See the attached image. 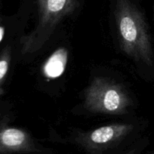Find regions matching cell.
Instances as JSON below:
<instances>
[{
	"label": "cell",
	"instance_id": "3957f363",
	"mask_svg": "<svg viewBox=\"0 0 154 154\" xmlns=\"http://www.w3.org/2000/svg\"><path fill=\"white\" fill-rule=\"evenodd\" d=\"M132 105L126 89L109 78H94L84 92V106L93 113L121 115L127 114Z\"/></svg>",
	"mask_w": 154,
	"mask_h": 154
},
{
	"label": "cell",
	"instance_id": "30bf717a",
	"mask_svg": "<svg viewBox=\"0 0 154 154\" xmlns=\"http://www.w3.org/2000/svg\"><path fill=\"white\" fill-rule=\"evenodd\" d=\"M148 154H154V150H153V151L150 152V153H148Z\"/></svg>",
	"mask_w": 154,
	"mask_h": 154
},
{
	"label": "cell",
	"instance_id": "7a4b0ae2",
	"mask_svg": "<svg viewBox=\"0 0 154 154\" xmlns=\"http://www.w3.org/2000/svg\"><path fill=\"white\" fill-rule=\"evenodd\" d=\"M78 0H38V21L35 28L20 38L21 52H38L49 41L62 20L75 9Z\"/></svg>",
	"mask_w": 154,
	"mask_h": 154
},
{
	"label": "cell",
	"instance_id": "52a82bcc",
	"mask_svg": "<svg viewBox=\"0 0 154 154\" xmlns=\"http://www.w3.org/2000/svg\"><path fill=\"white\" fill-rule=\"evenodd\" d=\"M11 60V49L10 46H6L0 54V96L4 94L3 84L5 81Z\"/></svg>",
	"mask_w": 154,
	"mask_h": 154
},
{
	"label": "cell",
	"instance_id": "ba28073f",
	"mask_svg": "<svg viewBox=\"0 0 154 154\" xmlns=\"http://www.w3.org/2000/svg\"><path fill=\"white\" fill-rule=\"evenodd\" d=\"M144 147V144H138L136 145L132 146L129 149H128L126 151H125L123 154H141L143 148Z\"/></svg>",
	"mask_w": 154,
	"mask_h": 154
},
{
	"label": "cell",
	"instance_id": "8992f818",
	"mask_svg": "<svg viewBox=\"0 0 154 154\" xmlns=\"http://www.w3.org/2000/svg\"><path fill=\"white\" fill-rule=\"evenodd\" d=\"M67 61V50L63 48L56 50L45 63L44 73L47 77L51 78L60 76L66 69Z\"/></svg>",
	"mask_w": 154,
	"mask_h": 154
},
{
	"label": "cell",
	"instance_id": "277c9868",
	"mask_svg": "<svg viewBox=\"0 0 154 154\" xmlns=\"http://www.w3.org/2000/svg\"><path fill=\"white\" fill-rule=\"evenodd\" d=\"M135 132L129 123H114L74 135L72 143L84 154H117Z\"/></svg>",
	"mask_w": 154,
	"mask_h": 154
},
{
	"label": "cell",
	"instance_id": "6da1fadb",
	"mask_svg": "<svg viewBox=\"0 0 154 154\" xmlns=\"http://www.w3.org/2000/svg\"><path fill=\"white\" fill-rule=\"evenodd\" d=\"M114 15L122 51L135 61L151 66L153 48L142 13L130 0H117Z\"/></svg>",
	"mask_w": 154,
	"mask_h": 154
},
{
	"label": "cell",
	"instance_id": "9c48e42d",
	"mask_svg": "<svg viewBox=\"0 0 154 154\" xmlns=\"http://www.w3.org/2000/svg\"><path fill=\"white\" fill-rule=\"evenodd\" d=\"M4 33H5V29L3 26H0V42L2 40L3 37H4Z\"/></svg>",
	"mask_w": 154,
	"mask_h": 154
},
{
	"label": "cell",
	"instance_id": "5b68a950",
	"mask_svg": "<svg viewBox=\"0 0 154 154\" xmlns=\"http://www.w3.org/2000/svg\"><path fill=\"white\" fill-rule=\"evenodd\" d=\"M29 132L0 121V154H52Z\"/></svg>",
	"mask_w": 154,
	"mask_h": 154
}]
</instances>
